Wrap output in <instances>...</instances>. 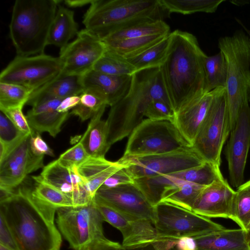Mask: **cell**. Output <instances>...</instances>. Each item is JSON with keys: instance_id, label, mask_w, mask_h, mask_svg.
<instances>
[{"instance_id": "6da1fadb", "label": "cell", "mask_w": 250, "mask_h": 250, "mask_svg": "<svg viewBox=\"0 0 250 250\" xmlns=\"http://www.w3.org/2000/svg\"><path fill=\"white\" fill-rule=\"evenodd\" d=\"M57 209L38 198L23 182L0 201L4 219L18 250H60L61 233L55 224Z\"/></svg>"}, {"instance_id": "7a4b0ae2", "label": "cell", "mask_w": 250, "mask_h": 250, "mask_svg": "<svg viewBox=\"0 0 250 250\" xmlns=\"http://www.w3.org/2000/svg\"><path fill=\"white\" fill-rule=\"evenodd\" d=\"M166 60L160 67L171 107L176 113L206 93L204 60L207 55L196 37L176 29L169 34Z\"/></svg>"}, {"instance_id": "3957f363", "label": "cell", "mask_w": 250, "mask_h": 250, "mask_svg": "<svg viewBox=\"0 0 250 250\" xmlns=\"http://www.w3.org/2000/svg\"><path fill=\"white\" fill-rule=\"evenodd\" d=\"M157 100H164L171 105L160 67L145 69L134 73L126 94L110 106L106 120L108 145L111 146L129 135L144 120L149 105Z\"/></svg>"}, {"instance_id": "277c9868", "label": "cell", "mask_w": 250, "mask_h": 250, "mask_svg": "<svg viewBox=\"0 0 250 250\" xmlns=\"http://www.w3.org/2000/svg\"><path fill=\"white\" fill-rule=\"evenodd\" d=\"M168 15L159 0H93L83 23L85 29L102 40L117 31L163 20Z\"/></svg>"}, {"instance_id": "5b68a950", "label": "cell", "mask_w": 250, "mask_h": 250, "mask_svg": "<svg viewBox=\"0 0 250 250\" xmlns=\"http://www.w3.org/2000/svg\"><path fill=\"white\" fill-rule=\"evenodd\" d=\"M61 0H16L13 6L9 36L17 55L44 53L50 29Z\"/></svg>"}, {"instance_id": "8992f818", "label": "cell", "mask_w": 250, "mask_h": 250, "mask_svg": "<svg viewBox=\"0 0 250 250\" xmlns=\"http://www.w3.org/2000/svg\"><path fill=\"white\" fill-rule=\"evenodd\" d=\"M218 46L227 64L226 93L230 131L236 124L241 107L248 103L250 89V48L249 38L238 31L219 40Z\"/></svg>"}, {"instance_id": "52a82bcc", "label": "cell", "mask_w": 250, "mask_h": 250, "mask_svg": "<svg viewBox=\"0 0 250 250\" xmlns=\"http://www.w3.org/2000/svg\"><path fill=\"white\" fill-rule=\"evenodd\" d=\"M191 146L173 122L143 120L129 135L124 157H140L172 151Z\"/></svg>"}, {"instance_id": "ba28073f", "label": "cell", "mask_w": 250, "mask_h": 250, "mask_svg": "<svg viewBox=\"0 0 250 250\" xmlns=\"http://www.w3.org/2000/svg\"><path fill=\"white\" fill-rule=\"evenodd\" d=\"M155 207L157 242L195 238L225 228L209 218L168 203L161 202Z\"/></svg>"}, {"instance_id": "9c48e42d", "label": "cell", "mask_w": 250, "mask_h": 250, "mask_svg": "<svg viewBox=\"0 0 250 250\" xmlns=\"http://www.w3.org/2000/svg\"><path fill=\"white\" fill-rule=\"evenodd\" d=\"M230 132L226 89L217 88L192 146L205 161L220 167L222 148Z\"/></svg>"}, {"instance_id": "30bf717a", "label": "cell", "mask_w": 250, "mask_h": 250, "mask_svg": "<svg viewBox=\"0 0 250 250\" xmlns=\"http://www.w3.org/2000/svg\"><path fill=\"white\" fill-rule=\"evenodd\" d=\"M56 214L58 228L74 250H81L94 241L106 238L104 221L94 199L85 206L58 208Z\"/></svg>"}, {"instance_id": "8fae6325", "label": "cell", "mask_w": 250, "mask_h": 250, "mask_svg": "<svg viewBox=\"0 0 250 250\" xmlns=\"http://www.w3.org/2000/svg\"><path fill=\"white\" fill-rule=\"evenodd\" d=\"M117 162L134 179L170 174L200 166L205 162L192 146L140 157H122Z\"/></svg>"}, {"instance_id": "7c38bea8", "label": "cell", "mask_w": 250, "mask_h": 250, "mask_svg": "<svg viewBox=\"0 0 250 250\" xmlns=\"http://www.w3.org/2000/svg\"><path fill=\"white\" fill-rule=\"evenodd\" d=\"M62 68L59 57L17 55L1 72L0 82L22 85L32 93L59 75Z\"/></svg>"}, {"instance_id": "4fadbf2b", "label": "cell", "mask_w": 250, "mask_h": 250, "mask_svg": "<svg viewBox=\"0 0 250 250\" xmlns=\"http://www.w3.org/2000/svg\"><path fill=\"white\" fill-rule=\"evenodd\" d=\"M105 51V45L99 37L85 28L81 30L73 41L60 49L62 73L84 75L93 69Z\"/></svg>"}, {"instance_id": "5bb4252c", "label": "cell", "mask_w": 250, "mask_h": 250, "mask_svg": "<svg viewBox=\"0 0 250 250\" xmlns=\"http://www.w3.org/2000/svg\"><path fill=\"white\" fill-rule=\"evenodd\" d=\"M94 201L104 221L121 232L124 250L140 249L157 242L155 227L150 221L122 213L96 197Z\"/></svg>"}, {"instance_id": "9a60e30c", "label": "cell", "mask_w": 250, "mask_h": 250, "mask_svg": "<svg viewBox=\"0 0 250 250\" xmlns=\"http://www.w3.org/2000/svg\"><path fill=\"white\" fill-rule=\"evenodd\" d=\"M226 149L231 184L238 188L244 183V174L250 147V107L244 104L230 132Z\"/></svg>"}, {"instance_id": "2e32d148", "label": "cell", "mask_w": 250, "mask_h": 250, "mask_svg": "<svg viewBox=\"0 0 250 250\" xmlns=\"http://www.w3.org/2000/svg\"><path fill=\"white\" fill-rule=\"evenodd\" d=\"M95 197L122 213L148 220L154 224L155 207L148 201L134 183L110 188H99Z\"/></svg>"}, {"instance_id": "e0dca14e", "label": "cell", "mask_w": 250, "mask_h": 250, "mask_svg": "<svg viewBox=\"0 0 250 250\" xmlns=\"http://www.w3.org/2000/svg\"><path fill=\"white\" fill-rule=\"evenodd\" d=\"M31 136L0 162V188L13 190L24 181L29 174L44 167V156H37L30 149Z\"/></svg>"}, {"instance_id": "ac0fdd59", "label": "cell", "mask_w": 250, "mask_h": 250, "mask_svg": "<svg viewBox=\"0 0 250 250\" xmlns=\"http://www.w3.org/2000/svg\"><path fill=\"white\" fill-rule=\"evenodd\" d=\"M40 175L45 182L68 196L74 207L88 205L94 199L75 167H66L58 159L44 166Z\"/></svg>"}, {"instance_id": "d6986e66", "label": "cell", "mask_w": 250, "mask_h": 250, "mask_svg": "<svg viewBox=\"0 0 250 250\" xmlns=\"http://www.w3.org/2000/svg\"><path fill=\"white\" fill-rule=\"evenodd\" d=\"M237 194L225 179L204 187L192 208L196 214L208 218L229 219Z\"/></svg>"}, {"instance_id": "ffe728a7", "label": "cell", "mask_w": 250, "mask_h": 250, "mask_svg": "<svg viewBox=\"0 0 250 250\" xmlns=\"http://www.w3.org/2000/svg\"><path fill=\"white\" fill-rule=\"evenodd\" d=\"M131 80L132 75H112L93 69L81 76L83 91L95 94L110 106L126 94Z\"/></svg>"}, {"instance_id": "44dd1931", "label": "cell", "mask_w": 250, "mask_h": 250, "mask_svg": "<svg viewBox=\"0 0 250 250\" xmlns=\"http://www.w3.org/2000/svg\"><path fill=\"white\" fill-rule=\"evenodd\" d=\"M215 93V89L206 93L175 113L173 123L191 146L208 115Z\"/></svg>"}, {"instance_id": "7402d4cb", "label": "cell", "mask_w": 250, "mask_h": 250, "mask_svg": "<svg viewBox=\"0 0 250 250\" xmlns=\"http://www.w3.org/2000/svg\"><path fill=\"white\" fill-rule=\"evenodd\" d=\"M62 99H52L41 101L32 106L26 115L35 133L47 132L55 137L61 131L69 112L60 113L57 110Z\"/></svg>"}, {"instance_id": "603a6c76", "label": "cell", "mask_w": 250, "mask_h": 250, "mask_svg": "<svg viewBox=\"0 0 250 250\" xmlns=\"http://www.w3.org/2000/svg\"><path fill=\"white\" fill-rule=\"evenodd\" d=\"M83 91L81 76L67 75L62 73L57 77L33 91L26 104L33 106L44 100L63 99L80 95Z\"/></svg>"}, {"instance_id": "cb8c5ba5", "label": "cell", "mask_w": 250, "mask_h": 250, "mask_svg": "<svg viewBox=\"0 0 250 250\" xmlns=\"http://www.w3.org/2000/svg\"><path fill=\"white\" fill-rule=\"evenodd\" d=\"M117 161L111 162L105 157L89 156L77 167V172L84 181L92 198L104 181L112 174L123 167Z\"/></svg>"}, {"instance_id": "d4e9b609", "label": "cell", "mask_w": 250, "mask_h": 250, "mask_svg": "<svg viewBox=\"0 0 250 250\" xmlns=\"http://www.w3.org/2000/svg\"><path fill=\"white\" fill-rule=\"evenodd\" d=\"M194 238L197 250H250L241 228H224Z\"/></svg>"}, {"instance_id": "484cf974", "label": "cell", "mask_w": 250, "mask_h": 250, "mask_svg": "<svg viewBox=\"0 0 250 250\" xmlns=\"http://www.w3.org/2000/svg\"><path fill=\"white\" fill-rule=\"evenodd\" d=\"M104 110L100 111L91 119L79 141L91 157H105L110 147L107 143V124L106 120L101 119Z\"/></svg>"}, {"instance_id": "4316f807", "label": "cell", "mask_w": 250, "mask_h": 250, "mask_svg": "<svg viewBox=\"0 0 250 250\" xmlns=\"http://www.w3.org/2000/svg\"><path fill=\"white\" fill-rule=\"evenodd\" d=\"M78 24L74 19L72 10L59 5L51 26L47 45H53L62 48L79 33Z\"/></svg>"}, {"instance_id": "83f0119b", "label": "cell", "mask_w": 250, "mask_h": 250, "mask_svg": "<svg viewBox=\"0 0 250 250\" xmlns=\"http://www.w3.org/2000/svg\"><path fill=\"white\" fill-rule=\"evenodd\" d=\"M183 182L174 177L172 173L134 179V184L154 207L161 202L167 190Z\"/></svg>"}, {"instance_id": "f1b7e54d", "label": "cell", "mask_w": 250, "mask_h": 250, "mask_svg": "<svg viewBox=\"0 0 250 250\" xmlns=\"http://www.w3.org/2000/svg\"><path fill=\"white\" fill-rule=\"evenodd\" d=\"M169 34L160 42L142 52L125 59L136 71L160 67L167 55L170 41Z\"/></svg>"}, {"instance_id": "f546056e", "label": "cell", "mask_w": 250, "mask_h": 250, "mask_svg": "<svg viewBox=\"0 0 250 250\" xmlns=\"http://www.w3.org/2000/svg\"><path fill=\"white\" fill-rule=\"evenodd\" d=\"M170 33V27L167 23L163 20H157L139 23L117 31L102 40L107 42L147 36L167 35Z\"/></svg>"}, {"instance_id": "4dcf8cb0", "label": "cell", "mask_w": 250, "mask_h": 250, "mask_svg": "<svg viewBox=\"0 0 250 250\" xmlns=\"http://www.w3.org/2000/svg\"><path fill=\"white\" fill-rule=\"evenodd\" d=\"M167 35L147 36L103 42L106 50L126 58L134 56L157 43Z\"/></svg>"}, {"instance_id": "1f68e13d", "label": "cell", "mask_w": 250, "mask_h": 250, "mask_svg": "<svg viewBox=\"0 0 250 250\" xmlns=\"http://www.w3.org/2000/svg\"><path fill=\"white\" fill-rule=\"evenodd\" d=\"M205 187L187 182L174 185L166 190L161 202L168 203L192 211L197 197Z\"/></svg>"}, {"instance_id": "d6a6232c", "label": "cell", "mask_w": 250, "mask_h": 250, "mask_svg": "<svg viewBox=\"0 0 250 250\" xmlns=\"http://www.w3.org/2000/svg\"><path fill=\"white\" fill-rule=\"evenodd\" d=\"M173 174L183 182L203 186L224 179L220 167L208 162L197 167L174 172Z\"/></svg>"}, {"instance_id": "836d02e7", "label": "cell", "mask_w": 250, "mask_h": 250, "mask_svg": "<svg viewBox=\"0 0 250 250\" xmlns=\"http://www.w3.org/2000/svg\"><path fill=\"white\" fill-rule=\"evenodd\" d=\"M224 0H159L160 4L169 14L183 15L197 12L213 13Z\"/></svg>"}, {"instance_id": "e575fe53", "label": "cell", "mask_w": 250, "mask_h": 250, "mask_svg": "<svg viewBox=\"0 0 250 250\" xmlns=\"http://www.w3.org/2000/svg\"><path fill=\"white\" fill-rule=\"evenodd\" d=\"M204 69L208 92L219 87H226L227 64L223 53L220 52L213 56H206Z\"/></svg>"}, {"instance_id": "d590c367", "label": "cell", "mask_w": 250, "mask_h": 250, "mask_svg": "<svg viewBox=\"0 0 250 250\" xmlns=\"http://www.w3.org/2000/svg\"><path fill=\"white\" fill-rule=\"evenodd\" d=\"M28 135L20 131L1 111L0 113V162L16 148Z\"/></svg>"}, {"instance_id": "8d00e7d4", "label": "cell", "mask_w": 250, "mask_h": 250, "mask_svg": "<svg viewBox=\"0 0 250 250\" xmlns=\"http://www.w3.org/2000/svg\"><path fill=\"white\" fill-rule=\"evenodd\" d=\"M31 178L34 181L33 192L42 201L56 209L74 207L68 196L45 182L40 175Z\"/></svg>"}, {"instance_id": "74e56055", "label": "cell", "mask_w": 250, "mask_h": 250, "mask_svg": "<svg viewBox=\"0 0 250 250\" xmlns=\"http://www.w3.org/2000/svg\"><path fill=\"white\" fill-rule=\"evenodd\" d=\"M31 93L28 89L22 85L0 82V110L23 108Z\"/></svg>"}, {"instance_id": "f35d334b", "label": "cell", "mask_w": 250, "mask_h": 250, "mask_svg": "<svg viewBox=\"0 0 250 250\" xmlns=\"http://www.w3.org/2000/svg\"><path fill=\"white\" fill-rule=\"evenodd\" d=\"M93 70L112 75H132L136 71L126 59L106 50Z\"/></svg>"}, {"instance_id": "ab89813d", "label": "cell", "mask_w": 250, "mask_h": 250, "mask_svg": "<svg viewBox=\"0 0 250 250\" xmlns=\"http://www.w3.org/2000/svg\"><path fill=\"white\" fill-rule=\"evenodd\" d=\"M79 103L73 108L70 114L78 116L82 121L92 118L107 105L106 102L94 93L83 91L80 95Z\"/></svg>"}, {"instance_id": "60d3db41", "label": "cell", "mask_w": 250, "mask_h": 250, "mask_svg": "<svg viewBox=\"0 0 250 250\" xmlns=\"http://www.w3.org/2000/svg\"><path fill=\"white\" fill-rule=\"evenodd\" d=\"M237 194L229 219L245 230L250 221V189H237Z\"/></svg>"}, {"instance_id": "b9f144b4", "label": "cell", "mask_w": 250, "mask_h": 250, "mask_svg": "<svg viewBox=\"0 0 250 250\" xmlns=\"http://www.w3.org/2000/svg\"><path fill=\"white\" fill-rule=\"evenodd\" d=\"M175 113L170 104L162 100L153 101L145 113L147 119L155 121H169L173 122Z\"/></svg>"}, {"instance_id": "7bdbcfd3", "label": "cell", "mask_w": 250, "mask_h": 250, "mask_svg": "<svg viewBox=\"0 0 250 250\" xmlns=\"http://www.w3.org/2000/svg\"><path fill=\"white\" fill-rule=\"evenodd\" d=\"M89 156L82 144L79 142L61 154L58 160L62 165L72 168L78 166Z\"/></svg>"}, {"instance_id": "ee69618b", "label": "cell", "mask_w": 250, "mask_h": 250, "mask_svg": "<svg viewBox=\"0 0 250 250\" xmlns=\"http://www.w3.org/2000/svg\"><path fill=\"white\" fill-rule=\"evenodd\" d=\"M22 107H17L0 110L12 122L14 125L22 132L33 135L35 133L31 128L26 116L22 112Z\"/></svg>"}, {"instance_id": "f6af8a7d", "label": "cell", "mask_w": 250, "mask_h": 250, "mask_svg": "<svg viewBox=\"0 0 250 250\" xmlns=\"http://www.w3.org/2000/svg\"><path fill=\"white\" fill-rule=\"evenodd\" d=\"M131 183H134V179L124 167L109 176L100 188H110Z\"/></svg>"}, {"instance_id": "bcb514c9", "label": "cell", "mask_w": 250, "mask_h": 250, "mask_svg": "<svg viewBox=\"0 0 250 250\" xmlns=\"http://www.w3.org/2000/svg\"><path fill=\"white\" fill-rule=\"evenodd\" d=\"M30 147L32 152L37 156L45 155L54 157L53 150L42 138L40 133H35L29 139Z\"/></svg>"}, {"instance_id": "7dc6e473", "label": "cell", "mask_w": 250, "mask_h": 250, "mask_svg": "<svg viewBox=\"0 0 250 250\" xmlns=\"http://www.w3.org/2000/svg\"><path fill=\"white\" fill-rule=\"evenodd\" d=\"M0 244L18 250L12 234L3 217L0 215Z\"/></svg>"}, {"instance_id": "c3c4849f", "label": "cell", "mask_w": 250, "mask_h": 250, "mask_svg": "<svg viewBox=\"0 0 250 250\" xmlns=\"http://www.w3.org/2000/svg\"><path fill=\"white\" fill-rule=\"evenodd\" d=\"M81 250H125L122 244L112 241L106 237L94 241Z\"/></svg>"}, {"instance_id": "681fc988", "label": "cell", "mask_w": 250, "mask_h": 250, "mask_svg": "<svg viewBox=\"0 0 250 250\" xmlns=\"http://www.w3.org/2000/svg\"><path fill=\"white\" fill-rule=\"evenodd\" d=\"M80 95H73L65 98L61 101L57 108L60 113L69 112V110L74 108L80 102Z\"/></svg>"}, {"instance_id": "f907efd6", "label": "cell", "mask_w": 250, "mask_h": 250, "mask_svg": "<svg viewBox=\"0 0 250 250\" xmlns=\"http://www.w3.org/2000/svg\"><path fill=\"white\" fill-rule=\"evenodd\" d=\"M177 250H197L195 239L190 237H183L177 240Z\"/></svg>"}, {"instance_id": "816d5d0a", "label": "cell", "mask_w": 250, "mask_h": 250, "mask_svg": "<svg viewBox=\"0 0 250 250\" xmlns=\"http://www.w3.org/2000/svg\"><path fill=\"white\" fill-rule=\"evenodd\" d=\"M93 0H65L64 3L70 7H80L90 4Z\"/></svg>"}, {"instance_id": "f5cc1de1", "label": "cell", "mask_w": 250, "mask_h": 250, "mask_svg": "<svg viewBox=\"0 0 250 250\" xmlns=\"http://www.w3.org/2000/svg\"><path fill=\"white\" fill-rule=\"evenodd\" d=\"M155 250H170L173 248L172 245L168 242H158L152 244Z\"/></svg>"}, {"instance_id": "db71d44e", "label": "cell", "mask_w": 250, "mask_h": 250, "mask_svg": "<svg viewBox=\"0 0 250 250\" xmlns=\"http://www.w3.org/2000/svg\"><path fill=\"white\" fill-rule=\"evenodd\" d=\"M244 230L245 238L246 243L250 250V221Z\"/></svg>"}, {"instance_id": "11a10c76", "label": "cell", "mask_w": 250, "mask_h": 250, "mask_svg": "<svg viewBox=\"0 0 250 250\" xmlns=\"http://www.w3.org/2000/svg\"><path fill=\"white\" fill-rule=\"evenodd\" d=\"M250 189V180L244 183L237 189Z\"/></svg>"}, {"instance_id": "9f6ffc18", "label": "cell", "mask_w": 250, "mask_h": 250, "mask_svg": "<svg viewBox=\"0 0 250 250\" xmlns=\"http://www.w3.org/2000/svg\"><path fill=\"white\" fill-rule=\"evenodd\" d=\"M140 250H155L153 246L151 245L147 247L142 248Z\"/></svg>"}, {"instance_id": "6f0895ef", "label": "cell", "mask_w": 250, "mask_h": 250, "mask_svg": "<svg viewBox=\"0 0 250 250\" xmlns=\"http://www.w3.org/2000/svg\"><path fill=\"white\" fill-rule=\"evenodd\" d=\"M0 250H13L3 245L0 244Z\"/></svg>"}, {"instance_id": "680465c9", "label": "cell", "mask_w": 250, "mask_h": 250, "mask_svg": "<svg viewBox=\"0 0 250 250\" xmlns=\"http://www.w3.org/2000/svg\"><path fill=\"white\" fill-rule=\"evenodd\" d=\"M248 38H249V45H250V31H248Z\"/></svg>"}, {"instance_id": "91938a15", "label": "cell", "mask_w": 250, "mask_h": 250, "mask_svg": "<svg viewBox=\"0 0 250 250\" xmlns=\"http://www.w3.org/2000/svg\"><path fill=\"white\" fill-rule=\"evenodd\" d=\"M250 101V99H249Z\"/></svg>"}]
</instances>
